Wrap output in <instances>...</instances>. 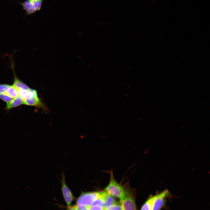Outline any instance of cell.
I'll use <instances>...</instances> for the list:
<instances>
[{"label": "cell", "instance_id": "6da1fadb", "mask_svg": "<svg viewBox=\"0 0 210 210\" xmlns=\"http://www.w3.org/2000/svg\"><path fill=\"white\" fill-rule=\"evenodd\" d=\"M109 183L105 189L108 194L119 199L120 201L124 198L125 193V187L118 183L115 179L113 172H110Z\"/></svg>", "mask_w": 210, "mask_h": 210}, {"label": "cell", "instance_id": "7a4b0ae2", "mask_svg": "<svg viewBox=\"0 0 210 210\" xmlns=\"http://www.w3.org/2000/svg\"><path fill=\"white\" fill-rule=\"evenodd\" d=\"M44 0H26L23 2H18L26 12V15L29 16L40 10L43 1Z\"/></svg>", "mask_w": 210, "mask_h": 210}, {"label": "cell", "instance_id": "3957f363", "mask_svg": "<svg viewBox=\"0 0 210 210\" xmlns=\"http://www.w3.org/2000/svg\"><path fill=\"white\" fill-rule=\"evenodd\" d=\"M101 191L83 192L78 197L76 205L89 206L99 196Z\"/></svg>", "mask_w": 210, "mask_h": 210}, {"label": "cell", "instance_id": "277c9868", "mask_svg": "<svg viewBox=\"0 0 210 210\" xmlns=\"http://www.w3.org/2000/svg\"><path fill=\"white\" fill-rule=\"evenodd\" d=\"M125 188V193L124 198L121 201L123 210H136L134 198L129 188Z\"/></svg>", "mask_w": 210, "mask_h": 210}, {"label": "cell", "instance_id": "5b68a950", "mask_svg": "<svg viewBox=\"0 0 210 210\" xmlns=\"http://www.w3.org/2000/svg\"><path fill=\"white\" fill-rule=\"evenodd\" d=\"M170 196L167 190L155 195L152 210H161L164 206L167 198Z\"/></svg>", "mask_w": 210, "mask_h": 210}, {"label": "cell", "instance_id": "8992f818", "mask_svg": "<svg viewBox=\"0 0 210 210\" xmlns=\"http://www.w3.org/2000/svg\"><path fill=\"white\" fill-rule=\"evenodd\" d=\"M61 183L62 185L61 190L64 198L68 206H70L74 199V197L70 189L66 185L65 182V176L62 173Z\"/></svg>", "mask_w": 210, "mask_h": 210}, {"label": "cell", "instance_id": "52a82bcc", "mask_svg": "<svg viewBox=\"0 0 210 210\" xmlns=\"http://www.w3.org/2000/svg\"><path fill=\"white\" fill-rule=\"evenodd\" d=\"M19 95L22 96L24 99H28L38 96L37 91L35 90L30 89L28 90H17Z\"/></svg>", "mask_w": 210, "mask_h": 210}, {"label": "cell", "instance_id": "ba28073f", "mask_svg": "<svg viewBox=\"0 0 210 210\" xmlns=\"http://www.w3.org/2000/svg\"><path fill=\"white\" fill-rule=\"evenodd\" d=\"M24 99L19 95L8 103H7L6 107L7 109H10L24 104Z\"/></svg>", "mask_w": 210, "mask_h": 210}, {"label": "cell", "instance_id": "9c48e42d", "mask_svg": "<svg viewBox=\"0 0 210 210\" xmlns=\"http://www.w3.org/2000/svg\"><path fill=\"white\" fill-rule=\"evenodd\" d=\"M5 93L13 98H14L19 95L17 90L16 89L13 85H8L6 88Z\"/></svg>", "mask_w": 210, "mask_h": 210}, {"label": "cell", "instance_id": "30bf717a", "mask_svg": "<svg viewBox=\"0 0 210 210\" xmlns=\"http://www.w3.org/2000/svg\"><path fill=\"white\" fill-rule=\"evenodd\" d=\"M155 195H151L143 205L141 210H152L153 202Z\"/></svg>", "mask_w": 210, "mask_h": 210}, {"label": "cell", "instance_id": "8fae6325", "mask_svg": "<svg viewBox=\"0 0 210 210\" xmlns=\"http://www.w3.org/2000/svg\"><path fill=\"white\" fill-rule=\"evenodd\" d=\"M105 199L106 207L110 206L117 203L116 200L113 196L108 194L107 192L105 195Z\"/></svg>", "mask_w": 210, "mask_h": 210}, {"label": "cell", "instance_id": "7c38bea8", "mask_svg": "<svg viewBox=\"0 0 210 210\" xmlns=\"http://www.w3.org/2000/svg\"><path fill=\"white\" fill-rule=\"evenodd\" d=\"M104 210H123L121 205L118 203L113 205L106 207Z\"/></svg>", "mask_w": 210, "mask_h": 210}, {"label": "cell", "instance_id": "4fadbf2b", "mask_svg": "<svg viewBox=\"0 0 210 210\" xmlns=\"http://www.w3.org/2000/svg\"><path fill=\"white\" fill-rule=\"evenodd\" d=\"M0 99L6 103H8L13 99L11 97L4 93H0Z\"/></svg>", "mask_w": 210, "mask_h": 210}, {"label": "cell", "instance_id": "5bb4252c", "mask_svg": "<svg viewBox=\"0 0 210 210\" xmlns=\"http://www.w3.org/2000/svg\"><path fill=\"white\" fill-rule=\"evenodd\" d=\"M104 209L98 206L90 205L88 206V210H104Z\"/></svg>", "mask_w": 210, "mask_h": 210}, {"label": "cell", "instance_id": "9a60e30c", "mask_svg": "<svg viewBox=\"0 0 210 210\" xmlns=\"http://www.w3.org/2000/svg\"><path fill=\"white\" fill-rule=\"evenodd\" d=\"M77 210H88L89 206L76 205Z\"/></svg>", "mask_w": 210, "mask_h": 210}, {"label": "cell", "instance_id": "2e32d148", "mask_svg": "<svg viewBox=\"0 0 210 210\" xmlns=\"http://www.w3.org/2000/svg\"><path fill=\"white\" fill-rule=\"evenodd\" d=\"M8 84H0V93H4L6 88Z\"/></svg>", "mask_w": 210, "mask_h": 210}, {"label": "cell", "instance_id": "e0dca14e", "mask_svg": "<svg viewBox=\"0 0 210 210\" xmlns=\"http://www.w3.org/2000/svg\"><path fill=\"white\" fill-rule=\"evenodd\" d=\"M67 208V210H77L76 208V205L68 206Z\"/></svg>", "mask_w": 210, "mask_h": 210}]
</instances>
